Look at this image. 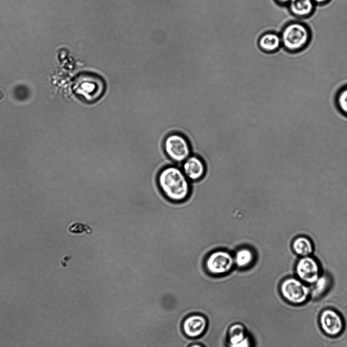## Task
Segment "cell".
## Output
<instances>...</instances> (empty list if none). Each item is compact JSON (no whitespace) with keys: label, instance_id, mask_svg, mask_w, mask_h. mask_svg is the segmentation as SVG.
Wrapping results in <instances>:
<instances>
[{"label":"cell","instance_id":"cell-16","mask_svg":"<svg viewBox=\"0 0 347 347\" xmlns=\"http://www.w3.org/2000/svg\"><path fill=\"white\" fill-rule=\"evenodd\" d=\"M335 103L339 112L347 117V85L342 86L337 91Z\"/></svg>","mask_w":347,"mask_h":347},{"label":"cell","instance_id":"cell-11","mask_svg":"<svg viewBox=\"0 0 347 347\" xmlns=\"http://www.w3.org/2000/svg\"><path fill=\"white\" fill-rule=\"evenodd\" d=\"M233 255L235 267L241 270L250 268L256 258L254 249L245 245L239 246L234 252Z\"/></svg>","mask_w":347,"mask_h":347},{"label":"cell","instance_id":"cell-3","mask_svg":"<svg viewBox=\"0 0 347 347\" xmlns=\"http://www.w3.org/2000/svg\"><path fill=\"white\" fill-rule=\"evenodd\" d=\"M203 266L205 271L210 276H225L235 267L233 253L224 249L213 250L205 257Z\"/></svg>","mask_w":347,"mask_h":347},{"label":"cell","instance_id":"cell-17","mask_svg":"<svg viewBox=\"0 0 347 347\" xmlns=\"http://www.w3.org/2000/svg\"><path fill=\"white\" fill-rule=\"evenodd\" d=\"M187 347H206L204 344L200 342H193L189 344Z\"/></svg>","mask_w":347,"mask_h":347},{"label":"cell","instance_id":"cell-7","mask_svg":"<svg viewBox=\"0 0 347 347\" xmlns=\"http://www.w3.org/2000/svg\"><path fill=\"white\" fill-rule=\"evenodd\" d=\"M209 326L208 318L203 314L193 313L186 316L181 322L183 335L189 339H196L204 335Z\"/></svg>","mask_w":347,"mask_h":347},{"label":"cell","instance_id":"cell-13","mask_svg":"<svg viewBox=\"0 0 347 347\" xmlns=\"http://www.w3.org/2000/svg\"><path fill=\"white\" fill-rule=\"evenodd\" d=\"M258 45L266 52H275L282 46L280 35L272 32L266 33L260 38Z\"/></svg>","mask_w":347,"mask_h":347},{"label":"cell","instance_id":"cell-2","mask_svg":"<svg viewBox=\"0 0 347 347\" xmlns=\"http://www.w3.org/2000/svg\"><path fill=\"white\" fill-rule=\"evenodd\" d=\"M281 45L290 52H297L305 48L310 41L309 28L300 21H292L282 28L280 35Z\"/></svg>","mask_w":347,"mask_h":347},{"label":"cell","instance_id":"cell-9","mask_svg":"<svg viewBox=\"0 0 347 347\" xmlns=\"http://www.w3.org/2000/svg\"><path fill=\"white\" fill-rule=\"evenodd\" d=\"M319 322L322 330L327 336L336 337L343 331V319L337 311L332 309L323 310L319 315Z\"/></svg>","mask_w":347,"mask_h":347},{"label":"cell","instance_id":"cell-14","mask_svg":"<svg viewBox=\"0 0 347 347\" xmlns=\"http://www.w3.org/2000/svg\"><path fill=\"white\" fill-rule=\"evenodd\" d=\"M292 249L296 254L302 257L310 256L314 248L312 242L308 238L299 236L293 241Z\"/></svg>","mask_w":347,"mask_h":347},{"label":"cell","instance_id":"cell-4","mask_svg":"<svg viewBox=\"0 0 347 347\" xmlns=\"http://www.w3.org/2000/svg\"><path fill=\"white\" fill-rule=\"evenodd\" d=\"M102 79L92 74H83L74 82L73 89L76 95L86 102H91L100 98L104 91Z\"/></svg>","mask_w":347,"mask_h":347},{"label":"cell","instance_id":"cell-5","mask_svg":"<svg viewBox=\"0 0 347 347\" xmlns=\"http://www.w3.org/2000/svg\"><path fill=\"white\" fill-rule=\"evenodd\" d=\"M279 291L282 298L293 305H302L310 297V288L297 277H287L280 283Z\"/></svg>","mask_w":347,"mask_h":347},{"label":"cell","instance_id":"cell-1","mask_svg":"<svg viewBox=\"0 0 347 347\" xmlns=\"http://www.w3.org/2000/svg\"><path fill=\"white\" fill-rule=\"evenodd\" d=\"M158 182L163 195L171 202H183L190 195V182L179 167L164 168L159 173Z\"/></svg>","mask_w":347,"mask_h":347},{"label":"cell","instance_id":"cell-12","mask_svg":"<svg viewBox=\"0 0 347 347\" xmlns=\"http://www.w3.org/2000/svg\"><path fill=\"white\" fill-rule=\"evenodd\" d=\"M315 4L312 0H292L287 5L291 14L298 18H305L314 11Z\"/></svg>","mask_w":347,"mask_h":347},{"label":"cell","instance_id":"cell-18","mask_svg":"<svg viewBox=\"0 0 347 347\" xmlns=\"http://www.w3.org/2000/svg\"><path fill=\"white\" fill-rule=\"evenodd\" d=\"M278 4L281 5H288L292 0H275Z\"/></svg>","mask_w":347,"mask_h":347},{"label":"cell","instance_id":"cell-10","mask_svg":"<svg viewBox=\"0 0 347 347\" xmlns=\"http://www.w3.org/2000/svg\"><path fill=\"white\" fill-rule=\"evenodd\" d=\"M182 165V170L190 181H199L206 174V166L204 161L194 155H191Z\"/></svg>","mask_w":347,"mask_h":347},{"label":"cell","instance_id":"cell-19","mask_svg":"<svg viewBox=\"0 0 347 347\" xmlns=\"http://www.w3.org/2000/svg\"><path fill=\"white\" fill-rule=\"evenodd\" d=\"M315 5H323L327 4L330 0H312Z\"/></svg>","mask_w":347,"mask_h":347},{"label":"cell","instance_id":"cell-15","mask_svg":"<svg viewBox=\"0 0 347 347\" xmlns=\"http://www.w3.org/2000/svg\"><path fill=\"white\" fill-rule=\"evenodd\" d=\"M310 297L313 299L322 297L329 290L331 285V278L327 274H321L317 280L312 284Z\"/></svg>","mask_w":347,"mask_h":347},{"label":"cell","instance_id":"cell-8","mask_svg":"<svg viewBox=\"0 0 347 347\" xmlns=\"http://www.w3.org/2000/svg\"><path fill=\"white\" fill-rule=\"evenodd\" d=\"M297 278L307 284H313L321 276V267L313 257L308 256L301 257L295 267Z\"/></svg>","mask_w":347,"mask_h":347},{"label":"cell","instance_id":"cell-6","mask_svg":"<svg viewBox=\"0 0 347 347\" xmlns=\"http://www.w3.org/2000/svg\"><path fill=\"white\" fill-rule=\"evenodd\" d=\"M163 146L167 156L177 164L182 165L192 155L188 140L180 133H173L167 135Z\"/></svg>","mask_w":347,"mask_h":347}]
</instances>
